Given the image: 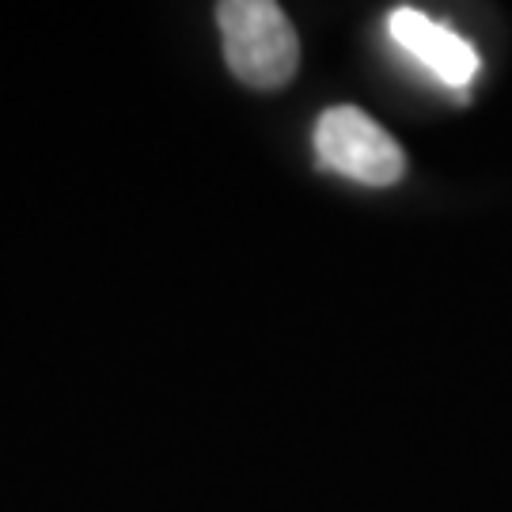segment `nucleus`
Here are the masks:
<instances>
[{
    "instance_id": "nucleus-1",
    "label": "nucleus",
    "mask_w": 512,
    "mask_h": 512,
    "mask_svg": "<svg viewBox=\"0 0 512 512\" xmlns=\"http://www.w3.org/2000/svg\"><path fill=\"white\" fill-rule=\"evenodd\" d=\"M217 27L224 61L247 88H285L300 69V38L274 0H224Z\"/></svg>"
},
{
    "instance_id": "nucleus-2",
    "label": "nucleus",
    "mask_w": 512,
    "mask_h": 512,
    "mask_svg": "<svg viewBox=\"0 0 512 512\" xmlns=\"http://www.w3.org/2000/svg\"><path fill=\"white\" fill-rule=\"evenodd\" d=\"M319 164L361 186H395L406 171L399 141L357 107H330L315 122Z\"/></svg>"
},
{
    "instance_id": "nucleus-3",
    "label": "nucleus",
    "mask_w": 512,
    "mask_h": 512,
    "mask_svg": "<svg viewBox=\"0 0 512 512\" xmlns=\"http://www.w3.org/2000/svg\"><path fill=\"white\" fill-rule=\"evenodd\" d=\"M387 35L395 38V46L406 57H414L425 73H433L440 84H448L456 92H467V84L478 76L475 46L418 8H395L387 16Z\"/></svg>"
}]
</instances>
